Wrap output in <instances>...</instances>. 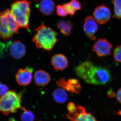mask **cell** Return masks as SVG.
Returning <instances> with one entry per match:
<instances>
[{
    "label": "cell",
    "instance_id": "22",
    "mask_svg": "<svg viewBox=\"0 0 121 121\" xmlns=\"http://www.w3.org/2000/svg\"><path fill=\"white\" fill-rule=\"evenodd\" d=\"M56 13L57 15L60 16L65 17L68 15L67 13L65 11V9L64 8L63 5H57L56 8Z\"/></svg>",
    "mask_w": 121,
    "mask_h": 121
},
{
    "label": "cell",
    "instance_id": "19",
    "mask_svg": "<svg viewBox=\"0 0 121 121\" xmlns=\"http://www.w3.org/2000/svg\"><path fill=\"white\" fill-rule=\"evenodd\" d=\"M114 6V17L121 19V0H112Z\"/></svg>",
    "mask_w": 121,
    "mask_h": 121
},
{
    "label": "cell",
    "instance_id": "23",
    "mask_svg": "<svg viewBox=\"0 0 121 121\" xmlns=\"http://www.w3.org/2000/svg\"><path fill=\"white\" fill-rule=\"evenodd\" d=\"M69 3L76 11L80 10L82 9L81 4L78 0H72Z\"/></svg>",
    "mask_w": 121,
    "mask_h": 121
},
{
    "label": "cell",
    "instance_id": "12",
    "mask_svg": "<svg viewBox=\"0 0 121 121\" xmlns=\"http://www.w3.org/2000/svg\"><path fill=\"white\" fill-rule=\"evenodd\" d=\"M11 56L16 59L22 58L26 54L25 46L20 40L9 42L8 45Z\"/></svg>",
    "mask_w": 121,
    "mask_h": 121
},
{
    "label": "cell",
    "instance_id": "11",
    "mask_svg": "<svg viewBox=\"0 0 121 121\" xmlns=\"http://www.w3.org/2000/svg\"><path fill=\"white\" fill-rule=\"evenodd\" d=\"M33 69L27 67L24 68L19 69L15 76L16 80L20 86H28L32 81Z\"/></svg>",
    "mask_w": 121,
    "mask_h": 121
},
{
    "label": "cell",
    "instance_id": "17",
    "mask_svg": "<svg viewBox=\"0 0 121 121\" xmlns=\"http://www.w3.org/2000/svg\"><path fill=\"white\" fill-rule=\"evenodd\" d=\"M68 95L65 90L59 88L56 89L53 93V97L56 102L59 103H64L68 99Z\"/></svg>",
    "mask_w": 121,
    "mask_h": 121
},
{
    "label": "cell",
    "instance_id": "1",
    "mask_svg": "<svg viewBox=\"0 0 121 121\" xmlns=\"http://www.w3.org/2000/svg\"><path fill=\"white\" fill-rule=\"evenodd\" d=\"M75 73L87 83L95 85H105L111 81L110 71L103 67L96 66L86 60L75 68Z\"/></svg>",
    "mask_w": 121,
    "mask_h": 121
},
{
    "label": "cell",
    "instance_id": "18",
    "mask_svg": "<svg viewBox=\"0 0 121 121\" xmlns=\"http://www.w3.org/2000/svg\"><path fill=\"white\" fill-rule=\"evenodd\" d=\"M22 109L23 111L21 116V119L22 121H34L35 119V115L32 111L27 110L23 107Z\"/></svg>",
    "mask_w": 121,
    "mask_h": 121
},
{
    "label": "cell",
    "instance_id": "16",
    "mask_svg": "<svg viewBox=\"0 0 121 121\" xmlns=\"http://www.w3.org/2000/svg\"><path fill=\"white\" fill-rule=\"evenodd\" d=\"M56 26L60 32L64 35L69 36L71 34L73 24L70 21L60 20L57 23Z\"/></svg>",
    "mask_w": 121,
    "mask_h": 121
},
{
    "label": "cell",
    "instance_id": "3",
    "mask_svg": "<svg viewBox=\"0 0 121 121\" xmlns=\"http://www.w3.org/2000/svg\"><path fill=\"white\" fill-rule=\"evenodd\" d=\"M30 2L27 0L17 1L12 4L11 12L20 27L29 30Z\"/></svg>",
    "mask_w": 121,
    "mask_h": 121
},
{
    "label": "cell",
    "instance_id": "8",
    "mask_svg": "<svg viewBox=\"0 0 121 121\" xmlns=\"http://www.w3.org/2000/svg\"><path fill=\"white\" fill-rule=\"evenodd\" d=\"M56 83L61 88L70 93L79 94L82 90L80 83L76 79H70L66 80L65 78H60L56 81Z\"/></svg>",
    "mask_w": 121,
    "mask_h": 121
},
{
    "label": "cell",
    "instance_id": "14",
    "mask_svg": "<svg viewBox=\"0 0 121 121\" xmlns=\"http://www.w3.org/2000/svg\"><path fill=\"white\" fill-rule=\"evenodd\" d=\"M34 79L35 84L38 86L42 87L47 86L51 80V75L49 73L42 70L35 72Z\"/></svg>",
    "mask_w": 121,
    "mask_h": 121
},
{
    "label": "cell",
    "instance_id": "13",
    "mask_svg": "<svg viewBox=\"0 0 121 121\" xmlns=\"http://www.w3.org/2000/svg\"><path fill=\"white\" fill-rule=\"evenodd\" d=\"M51 63L54 70L63 71L69 65V62L67 57L61 54H56L52 56Z\"/></svg>",
    "mask_w": 121,
    "mask_h": 121
},
{
    "label": "cell",
    "instance_id": "27",
    "mask_svg": "<svg viewBox=\"0 0 121 121\" xmlns=\"http://www.w3.org/2000/svg\"><path fill=\"white\" fill-rule=\"evenodd\" d=\"M16 121L15 120H14L13 119H10V121Z\"/></svg>",
    "mask_w": 121,
    "mask_h": 121
},
{
    "label": "cell",
    "instance_id": "2",
    "mask_svg": "<svg viewBox=\"0 0 121 121\" xmlns=\"http://www.w3.org/2000/svg\"><path fill=\"white\" fill-rule=\"evenodd\" d=\"M36 33L32 39V42L37 48L48 51H51L58 41L56 32L43 24L36 29Z\"/></svg>",
    "mask_w": 121,
    "mask_h": 121
},
{
    "label": "cell",
    "instance_id": "6",
    "mask_svg": "<svg viewBox=\"0 0 121 121\" xmlns=\"http://www.w3.org/2000/svg\"><path fill=\"white\" fill-rule=\"evenodd\" d=\"M67 117L70 121H97L91 113L87 112L84 107L82 106L76 107L74 111L69 112Z\"/></svg>",
    "mask_w": 121,
    "mask_h": 121
},
{
    "label": "cell",
    "instance_id": "5",
    "mask_svg": "<svg viewBox=\"0 0 121 121\" xmlns=\"http://www.w3.org/2000/svg\"><path fill=\"white\" fill-rule=\"evenodd\" d=\"M21 101V94L14 91H8L0 97V112L6 115L16 112L23 107Z\"/></svg>",
    "mask_w": 121,
    "mask_h": 121
},
{
    "label": "cell",
    "instance_id": "7",
    "mask_svg": "<svg viewBox=\"0 0 121 121\" xmlns=\"http://www.w3.org/2000/svg\"><path fill=\"white\" fill-rule=\"evenodd\" d=\"M113 45L106 39H100L96 41L93 46L94 51L99 57L109 56L111 53Z\"/></svg>",
    "mask_w": 121,
    "mask_h": 121
},
{
    "label": "cell",
    "instance_id": "4",
    "mask_svg": "<svg viewBox=\"0 0 121 121\" xmlns=\"http://www.w3.org/2000/svg\"><path fill=\"white\" fill-rule=\"evenodd\" d=\"M20 28L11 10L7 9L0 13V38L10 39L19 33Z\"/></svg>",
    "mask_w": 121,
    "mask_h": 121
},
{
    "label": "cell",
    "instance_id": "21",
    "mask_svg": "<svg viewBox=\"0 0 121 121\" xmlns=\"http://www.w3.org/2000/svg\"><path fill=\"white\" fill-rule=\"evenodd\" d=\"M63 5L68 15L69 14L71 16H73L75 13L76 11L72 7L69 2L64 4Z\"/></svg>",
    "mask_w": 121,
    "mask_h": 121
},
{
    "label": "cell",
    "instance_id": "20",
    "mask_svg": "<svg viewBox=\"0 0 121 121\" xmlns=\"http://www.w3.org/2000/svg\"><path fill=\"white\" fill-rule=\"evenodd\" d=\"M113 57L115 61L121 63V45L115 48L113 51Z\"/></svg>",
    "mask_w": 121,
    "mask_h": 121
},
{
    "label": "cell",
    "instance_id": "10",
    "mask_svg": "<svg viewBox=\"0 0 121 121\" xmlns=\"http://www.w3.org/2000/svg\"><path fill=\"white\" fill-rule=\"evenodd\" d=\"M83 30L87 36L92 40L97 39L95 35L98 29L97 22L91 16H88L84 19Z\"/></svg>",
    "mask_w": 121,
    "mask_h": 121
},
{
    "label": "cell",
    "instance_id": "28",
    "mask_svg": "<svg viewBox=\"0 0 121 121\" xmlns=\"http://www.w3.org/2000/svg\"></svg>",
    "mask_w": 121,
    "mask_h": 121
},
{
    "label": "cell",
    "instance_id": "9",
    "mask_svg": "<svg viewBox=\"0 0 121 121\" xmlns=\"http://www.w3.org/2000/svg\"><path fill=\"white\" fill-rule=\"evenodd\" d=\"M93 15L96 22L101 25L108 22L111 17L110 9L104 5H98L96 7L93 12Z\"/></svg>",
    "mask_w": 121,
    "mask_h": 121
},
{
    "label": "cell",
    "instance_id": "15",
    "mask_svg": "<svg viewBox=\"0 0 121 121\" xmlns=\"http://www.w3.org/2000/svg\"><path fill=\"white\" fill-rule=\"evenodd\" d=\"M55 4L52 0H41L38 5V8L42 14L50 16L55 11Z\"/></svg>",
    "mask_w": 121,
    "mask_h": 121
},
{
    "label": "cell",
    "instance_id": "26",
    "mask_svg": "<svg viewBox=\"0 0 121 121\" xmlns=\"http://www.w3.org/2000/svg\"><path fill=\"white\" fill-rule=\"evenodd\" d=\"M116 97L117 101L121 104V88L117 91Z\"/></svg>",
    "mask_w": 121,
    "mask_h": 121
},
{
    "label": "cell",
    "instance_id": "25",
    "mask_svg": "<svg viewBox=\"0 0 121 121\" xmlns=\"http://www.w3.org/2000/svg\"><path fill=\"white\" fill-rule=\"evenodd\" d=\"M76 108L75 104L72 102L69 103L67 105V109L69 111V112H74Z\"/></svg>",
    "mask_w": 121,
    "mask_h": 121
},
{
    "label": "cell",
    "instance_id": "24",
    "mask_svg": "<svg viewBox=\"0 0 121 121\" xmlns=\"http://www.w3.org/2000/svg\"><path fill=\"white\" fill-rule=\"evenodd\" d=\"M9 88L5 84L0 82V96L4 95L8 92Z\"/></svg>",
    "mask_w": 121,
    "mask_h": 121
}]
</instances>
